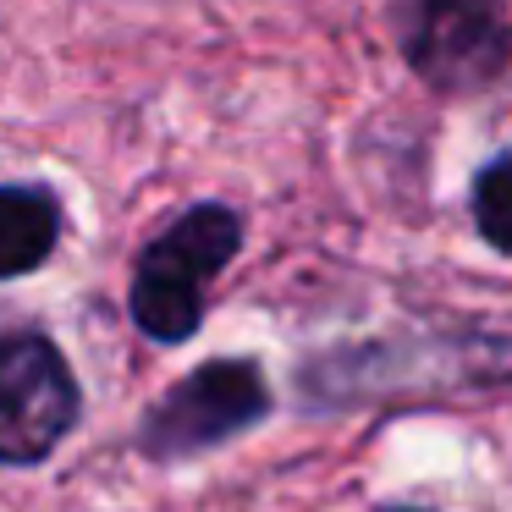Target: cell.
<instances>
[{"instance_id":"obj_5","label":"cell","mask_w":512,"mask_h":512,"mask_svg":"<svg viewBox=\"0 0 512 512\" xmlns=\"http://www.w3.org/2000/svg\"><path fill=\"white\" fill-rule=\"evenodd\" d=\"M61 210L45 188H0V281L28 276L50 259Z\"/></svg>"},{"instance_id":"obj_3","label":"cell","mask_w":512,"mask_h":512,"mask_svg":"<svg viewBox=\"0 0 512 512\" xmlns=\"http://www.w3.org/2000/svg\"><path fill=\"white\" fill-rule=\"evenodd\" d=\"M78 419L67 358L45 336H0V463H39Z\"/></svg>"},{"instance_id":"obj_4","label":"cell","mask_w":512,"mask_h":512,"mask_svg":"<svg viewBox=\"0 0 512 512\" xmlns=\"http://www.w3.org/2000/svg\"><path fill=\"white\" fill-rule=\"evenodd\" d=\"M259 413H265V380H259L254 364H243V358L237 364H204L155 402V413L144 419V452L155 457L204 452V446L248 430Z\"/></svg>"},{"instance_id":"obj_1","label":"cell","mask_w":512,"mask_h":512,"mask_svg":"<svg viewBox=\"0 0 512 512\" xmlns=\"http://www.w3.org/2000/svg\"><path fill=\"white\" fill-rule=\"evenodd\" d=\"M243 243V221L226 204H199L144 248L133 270V320L155 342H188L204 320V287Z\"/></svg>"},{"instance_id":"obj_6","label":"cell","mask_w":512,"mask_h":512,"mask_svg":"<svg viewBox=\"0 0 512 512\" xmlns=\"http://www.w3.org/2000/svg\"><path fill=\"white\" fill-rule=\"evenodd\" d=\"M474 221L485 232V243H496L501 254H512V155L490 160L474 182Z\"/></svg>"},{"instance_id":"obj_2","label":"cell","mask_w":512,"mask_h":512,"mask_svg":"<svg viewBox=\"0 0 512 512\" xmlns=\"http://www.w3.org/2000/svg\"><path fill=\"white\" fill-rule=\"evenodd\" d=\"M391 28L408 67L446 94L485 89L512 61V17L501 0H391Z\"/></svg>"},{"instance_id":"obj_7","label":"cell","mask_w":512,"mask_h":512,"mask_svg":"<svg viewBox=\"0 0 512 512\" xmlns=\"http://www.w3.org/2000/svg\"><path fill=\"white\" fill-rule=\"evenodd\" d=\"M397 512H408V507H397Z\"/></svg>"}]
</instances>
